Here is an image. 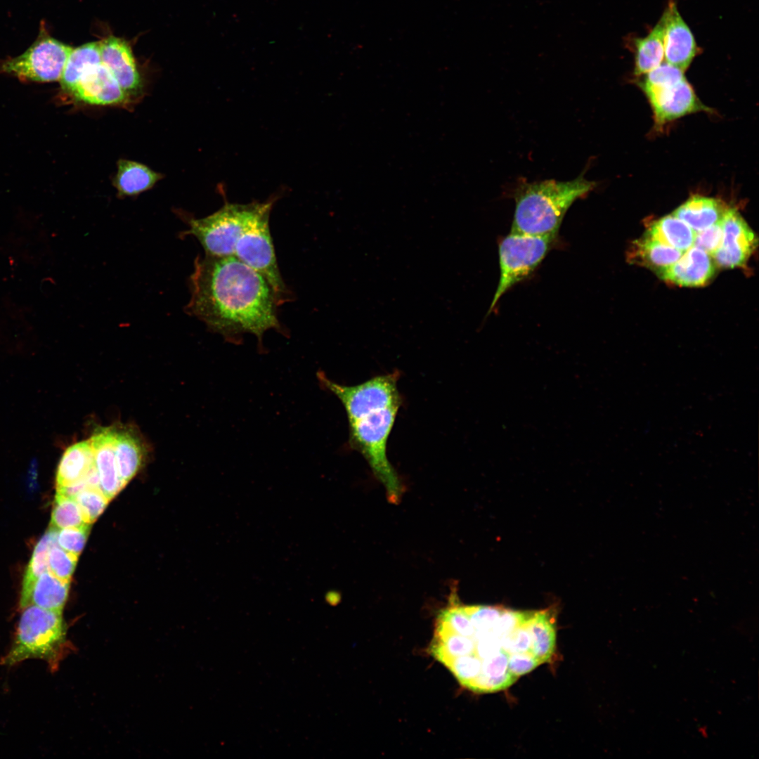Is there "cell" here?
I'll return each instance as SVG.
<instances>
[{"mask_svg":"<svg viewBox=\"0 0 759 759\" xmlns=\"http://www.w3.org/2000/svg\"><path fill=\"white\" fill-rule=\"evenodd\" d=\"M115 453L119 475L125 486L139 470L143 449L134 434L115 429Z\"/></svg>","mask_w":759,"mask_h":759,"instance_id":"d4e9b609","label":"cell"},{"mask_svg":"<svg viewBox=\"0 0 759 759\" xmlns=\"http://www.w3.org/2000/svg\"><path fill=\"white\" fill-rule=\"evenodd\" d=\"M89 524L74 497L56 492L50 526L56 529L81 526Z\"/></svg>","mask_w":759,"mask_h":759,"instance_id":"484cf974","label":"cell"},{"mask_svg":"<svg viewBox=\"0 0 759 759\" xmlns=\"http://www.w3.org/2000/svg\"><path fill=\"white\" fill-rule=\"evenodd\" d=\"M100 488L109 500L125 486L117 469L115 453V429L98 428L89 439Z\"/></svg>","mask_w":759,"mask_h":759,"instance_id":"5bb4252c","label":"cell"},{"mask_svg":"<svg viewBox=\"0 0 759 759\" xmlns=\"http://www.w3.org/2000/svg\"><path fill=\"white\" fill-rule=\"evenodd\" d=\"M275 200L224 205L201 219L186 217L182 236L195 237L205 254L233 257L262 274L278 295L288 289L280 274L269 228Z\"/></svg>","mask_w":759,"mask_h":759,"instance_id":"7a4b0ae2","label":"cell"},{"mask_svg":"<svg viewBox=\"0 0 759 759\" xmlns=\"http://www.w3.org/2000/svg\"><path fill=\"white\" fill-rule=\"evenodd\" d=\"M317 377L322 387L332 393L341 401L348 420L374 409L400 407L402 403L397 387L398 371L375 376L353 386L336 383L322 372H318Z\"/></svg>","mask_w":759,"mask_h":759,"instance_id":"52a82bcc","label":"cell"},{"mask_svg":"<svg viewBox=\"0 0 759 759\" xmlns=\"http://www.w3.org/2000/svg\"><path fill=\"white\" fill-rule=\"evenodd\" d=\"M704 250L694 245L685 251L673 264L659 272L670 283L685 287L702 286L715 272L713 259Z\"/></svg>","mask_w":759,"mask_h":759,"instance_id":"9a60e30c","label":"cell"},{"mask_svg":"<svg viewBox=\"0 0 759 759\" xmlns=\"http://www.w3.org/2000/svg\"><path fill=\"white\" fill-rule=\"evenodd\" d=\"M399 408L374 409L348 420L349 446L364 457L393 502L398 500L402 484L387 458V448Z\"/></svg>","mask_w":759,"mask_h":759,"instance_id":"5b68a950","label":"cell"},{"mask_svg":"<svg viewBox=\"0 0 759 759\" xmlns=\"http://www.w3.org/2000/svg\"><path fill=\"white\" fill-rule=\"evenodd\" d=\"M531 652L541 663L550 661L556 648V628L551 611H533L526 621Z\"/></svg>","mask_w":759,"mask_h":759,"instance_id":"44dd1931","label":"cell"},{"mask_svg":"<svg viewBox=\"0 0 759 759\" xmlns=\"http://www.w3.org/2000/svg\"><path fill=\"white\" fill-rule=\"evenodd\" d=\"M100 63V42H90L72 48L60 79L62 89L70 94L82 75Z\"/></svg>","mask_w":759,"mask_h":759,"instance_id":"cb8c5ba5","label":"cell"},{"mask_svg":"<svg viewBox=\"0 0 759 759\" xmlns=\"http://www.w3.org/2000/svg\"><path fill=\"white\" fill-rule=\"evenodd\" d=\"M70 94L78 101L96 105H117L128 100V96L102 63L89 69Z\"/></svg>","mask_w":759,"mask_h":759,"instance_id":"4fadbf2b","label":"cell"},{"mask_svg":"<svg viewBox=\"0 0 759 759\" xmlns=\"http://www.w3.org/2000/svg\"><path fill=\"white\" fill-rule=\"evenodd\" d=\"M727 210L719 200L696 195L678 207L673 214L696 233L720 222Z\"/></svg>","mask_w":759,"mask_h":759,"instance_id":"ac0fdd59","label":"cell"},{"mask_svg":"<svg viewBox=\"0 0 759 759\" xmlns=\"http://www.w3.org/2000/svg\"><path fill=\"white\" fill-rule=\"evenodd\" d=\"M70 582L63 581L49 571L41 574L27 588L21 590L20 609L29 606L63 611L66 603Z\"/></svg>","mask_w":759,"mask_h":759,"instance_id":"2e32d148","label":"cell"},{"mask_svg":"<svg viewBox=\"0 0 759 759\" xmlns=\"http://www.w3.org/2000/svg\"><path fill=\"white\" fill-rule=\"evenodd\" d=\"M95 468L89 439L68 447L64 452L56 472V489L72 486L84 480Z\"/></svg>","mask_w":759,"mask_h":759,"instance_id":"e0dca14e","label":"cell"},{"mask_svg":"<svg viewBox=\"0 0 759 759\" xmlns=\"http://www.w3.org/2000/svg\"><path fill=\"white\" fill-rule=\"evenodd\" d=\"M722 241L713 254L717 264L734 268L746 264L757 246V238L739 212L727 209L722 219Z\"/></svg>","mask_w":759,"mask_h":759,"instance_id":"30bf717a","label":"cell"},{"mask_svg":"<svg viewBox=\"0 0 759 759\" xmlns=\"http://www.w3.org/2000/svg\"><path fill=\"white\" fill-rule=\"evenodd\" d=\"M662 17L665 62L685 72L700 51L694 34L680 14L675 0L668 1Z\"/></svg>","mask_w":759,"mask_h":759,"instance_id":"8fae6325","label":"cell"},{"mask_svg":"<svg viewBox=\"0 0 759 759\" xmlns=\"http://www.w3.org/2000/svg\"><path fill=\"white\" fill-rule=\"evenodd\" d=\"M71 647L63 611L29 606L22 609L12 644L1 664L12 666L39 659L53 672Z\"/></svg>","mask_w":759,"mask_h":759,"instance_id":"277c9868","label":"cell"},{"mask_svg":"<svg viewBox=\"0 0 759 759\" xmlns=\"http://www.w3.org/2000/svg\"><path fill=\"white\" fill-rule=\"evenodd\" d=\"M634 74L642 76L660 65L664 60V21L661 16L650 32L635 38Z\"/></svg>","mask_w":759,"mask_h":759,"instance_id":"7402d4cb","label":"cell"},{"mask_svg":"<svg viewBox=\"0 0 759 759\" xmlns=\"http://www.w3.org/2000/svg\"><path fill=\"white\" fill-rule=\"evenodd\" d=\"M162 177L143 164L120 160L112 183L119 197H131L152 188Z\"/></svg>","mask_w":759,"mask_h":759,"instance_id":"d6986e66","label":"cell"},{"mask_svg":"<svg viewBox=\"0 0 759 759\" xmlns=\"http://www.w3.org/2000/svg\"><path fill=\"white\" fill-rule=\"evenodd\" d=\"M596 186L597 182L585 178V171L568 181L547 179L528 182L519 179L512 191L515 207L511 231L557 235L570 207L588 196Z\"/></svg>","mask_w":759,"mask_h":759,"instance_id":"3957f363","label":"cell"},{"mask_svg":"<svg viewBox=\"0 0 759 759\" xmlns=\"http://www.w3.org/2000/svg\"><path fill=\"white\" fill-rule=\"evenodd\" d=\"M526 621L509 635L501 638V647L509 654L531 653V637L526 626Z\"/></svg>","mask_w":759,"mask_h":759,"instance_id":"4dcf8cb0","label":"cell"},{"mask_svg":"<svg viewBox=\"0 0 759 759\" xmlns=\"http://www.w3.org/2000/svg\"><path fill=\"white\" fill-rule=\"evenodd\" d=\"M78 557L72 554L58 544L53 545L48 553V570L58 578L70 582Z\"/></svg>","mask_w":759,"mask_h":759,"instance_id":"f1b7e54d","label":"cell"},{"mask_svg":"<svg viewBox=\"0 0 759 759\" xmlns=\"http://www.w3.org/2000/svg\"><path fill=\"white\" fill-rule=\"evenodd\" d=\"M652 108L656 129L686 115L705 111L704 105L686 78L672 84L656 86H640ZM657 129V130H658Z\"/></svg>","mask_w":759,"mask_h":759,"instance_id":"9c48e42d","label":"cell"},{"mask_svg":"<svg viewBox=\"0 0 759 759\" xmlns=\"http://www.w3.org/2000/svg\"><path fill=\"white\" fill-rule=\"evenodd\" d=\"M557 236L511 231L501 240L498 247L500 278L488 313L505 293L536 271L552 248Z\"/></svg>","mask_w":759,"mask_h":759,"instance_id":"8992f818","label":"cell"},{"mask_svg":"<svg viewBox=\"0 0 759 759\" xmlns=\"http://www.w3.org/2000/svg\"><path fill=\"white\" fill-rule=\"evenodd\" d=\"M74 498L78 502L86 522L89 524L96 520L110 501L98 487H86Z\"/></svg>","mask_w":759,"mask_h":759,"instance_id":"83f0119b","label":"cell"},{"mask_svg":"<svg viewBox=\"0 0 759 759\" xmlns=\"http://www.w3.org/2000/svg\"><path fill=\"white\" fill-rule=\"evenodd\" d=\"M101 63L129 96L139 93L142 81L129 45L122 39L110 36L100 41Z\"/></svg>","mask_w":759,"mask_h":759,"instance_id":"7c38bea8","label":"cell"},{"mask_svg":"<svg viewBox=\"0 0 759 759\" xmlns=\"http://www.w3.org/2000/svg\"><path fill=\"white\" fill-rule=\"evenodd\" d=\"M696 232L673 214L654 221L647 235L662 244L685 252L694 245Z\"/></svg>","mask_w":759,"mask_h":759,"instance_id":"603a6c76","label":"cell"},{"mask_svg":"<svg viewBox=\"0 0 759 759\" xmlns=\"http://www.w3.org/2000/svg\"><path fill=\"white\" fill-rule=\"evenodd\" d=\"M184 310L230 341L252 334L261 342L270 330L282 332L278 297L259 272L233 257L198 256Z\"/></svg>","mask_w":759,"mask_h":759,"instance_id":"6da1fadb","label":"cell"},{"mask_svg":"<svg viewBox=\"0 0 759 759\" xmlns=\"http://www.w3.org/2000/svg\"><path fill=\"white\" fill-rule=\"evenodd\" d=\"M58 530L49 526L36 545L23 577L21 590L27 588L41 574L48 571V553L53 545L58 544Z\"/></svg>","mask_w":759,"mask_h":759,"instance_id":"4316f807","label":"cell"},{"mask_svg":"<svg viewBox=\"0 0 759 759\" xmlns=\"http://www.w3.org/2000/svg\"><path fill=\"white\" fill-rule=\"evenodd\" d=\"M90 531V524L58 530L57 543L65 551L77 557L82 552Z\"/></svg>","mask_w":759,"mask_h":759,"instance_id":"f546056e","label":"cell"},{"mask_svg":"<svg viewBox=\"0 0 759 759\" xmlns=\"http://www.w3.org/2000/svg\"><path fill=\"white\" fill-rule=\"evenodd\" d=\"M684 252L666 245L647 235L635 241L628 253L630 262L658 272L675 263Z\"/></svg>","mask_w":759,"mask_h":759,"instance_id":"ffe728a7","label":"cell"},{"mask_svg":"<svg viewBox=\"0 0 759 759\" xmlns=\"http://www.w3.org/2000/svg\"><path fill=\"white\" fill-rule=\"evenodd\" d=\"M723 237L722 220L695 233L694 245L704 250L711 257L720 247Z\"/></svg>","mask_w":759,"mask_h":759,"instance_id":"1f68e13d","label":"cell"},{"mask_svg":"<svg viewBox=\"0 0 759 759\" xmlns=\"http://www.w3.org/2000/svg\"><path fill=\"white\" fill-rule=\"evenodd\" d=\"M540 663L531 653H515L509 656L508 670L514 676L519 677L525 675Z\"/></svg>","mask_w":759,"mask_h":759,"instance_id":"d6a6232c","label":"cell"},{"mask_svg":"<svg viewBox=\"0 0 759 759\" xmlns=\"http://www.w3.org/2000/svg\"><path fill=\"white\" fill-rule=\"evenodd\" d=\"M72 48L53 38L37 40L22 55L6 60L1 70L39 82L60 80Z\"/></svg>","mask_w":759,"mask_h":759,"instance_id":"ba28073f","label":"cell"}]
</instances>
